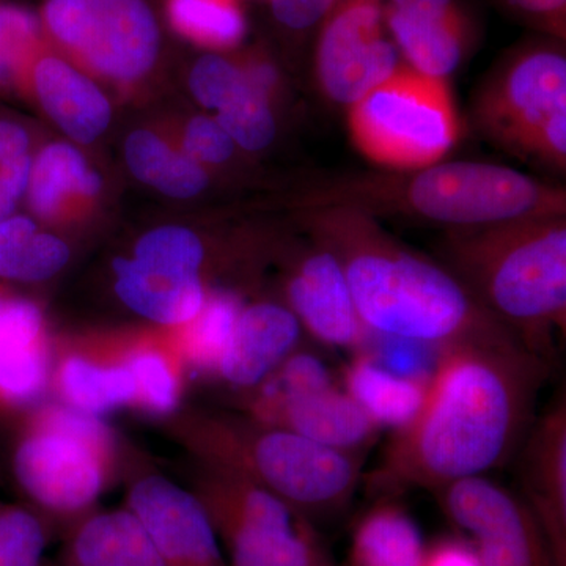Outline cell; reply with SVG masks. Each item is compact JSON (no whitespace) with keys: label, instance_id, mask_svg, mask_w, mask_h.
<instances>
[{"label":"cell","instance_id":"1","mask_svg":"<svg viewBox=\"0 0 566 566\" xmlns=\"http://www.w3.org/2000/svg\"><path fill=\"white\" fill-rule=\"evenodd\" d=\"M546 357L512 346H450L439 356L419 415L395 431L368 493L395 499L485 475L526 438Z\"/></svg>","mask_w":566,"mask_h":566},{"label":"cell","instance_id":"2","mask_svg":"<svg viewBox=\"0 0 566 566\" xmlns=\"http://www.w3.org/2000/svg\"><path fill=\"white\" fill-rule=\"evenodd\" d=\"M307 212L312 240L344 268L365 329L441 348L524 346L447 268L409 251L371 216L340 207Z\"/></svg>","mask_w":566,"mask_h":566},{"label":"cell","instance_id":"3","mask_svg":"<svg viewBox=\"0 0 566 566\" xmlns=\"http://www.w3.org/2000/svg\"><path fill=\"white\" fill-rule=\"evenodd\" d=\"M447 270L528 352L546 357L566 327V218L450 229Z\"/></svg>","mask_w":566,"mask_h":566},{"label":"cell","instance_id":"4","mask_svg":"<svg viewBox=\"0 0 566 566\" xmlns=\"http://www.w3.org/2000/svg\"><path fill=\"white\" fill-rule=\"evenodd\" d=\"M304 203L465 229L565 216L566 192L495 164L438 163L416 174H359L318 182Z\"/></svg>","mask_w":566,"mask_h":566},{"label":"cell","instance_id":"5","mask_svg":"<svg viewBox=\"0 0 566 566\" xmlns=\"http://www.w3.org/2000/svg\"><path fill=\"white\" fill-rule=\"evenodd\" d=\"M175 428L205 465L251 480L308 521L344 512L364 479L360 453L329 449L251 417L191 412Z\"/></svg>","mask_w":566,"mask_h":566},{"label":"cell","instance_id":"6","mask_svg":"<svg viewBox=\"0 0 566 566\" xmlns=\"http://www.w3.org/2000/svg\"><path fill=\"white\" fill-rule=\"evenodd\" d=\"M115 463L117 441L102 417L65 403L33 412L13 458L24 493L59 516L85 512L103 493Z\"/></svg>","mask_w":566,"mask_h":566},{"label":"cell","instance_id":"7","mask_svg":"<svg viewBox=\"0 0 566 566\" xmlns=\"http://www.w3.org/2000/svg\"><path fill=\"white\" fill-rule=\"evenodd\" d=\"M348 128L365 158L400 170L441 163L460 137L447 81L406 66L349 106Z\"/></svg>","mask_w":566,"mask_h":566},{"label":"cell","instance_id":"8","mask_svg":"<svg viewBox=\"0 0 566 566\" xmlns=\"http://www.w3.org/2000/svg\"><path fill=\"white\" fill-rule=\"evenodd\" d=\"M40 21L46 39L104 80H140L158 61L161 32L145 0H46Z\"/></svg>","mask_w":566,"mask_h":566},{"label":"cell","instance_id":"9","mask_svg":"<svg viewBox=\"0 0 566 566\" xmlns=\"http://www.w3.org/2000/svg\"><path fill=\"white\" fill-rule=\"evenodd\" d=\"M205 259L192 230L159 227L137 241L132 259L115 260V293L134 314L175 329L191 322L207 300Z\"/></svg>","mask_w":566,"mask_h":566},{"label":"cell","instance_id":"10","mask_svg":"<svg viewBox=\"0 0 566 566\" xmlns=\"http://www.w3.org/2000/svg\"><path fill=\"white\" fill-rule=\"evenodd\" d=\"M433 494L482 566H556L531 506L493 480L469 476Z\"/></svg>","mask_w":566,"mask_h":566},{"label":"cell","instance_id":"11","mask_svg":"<svg viewBox=\"0 0 566 566\" xmlns=\"http://www.w3.org/2000/svg\"><path fill=\"white\" fill-rule=\"evenodd\" d=\"M566 107V61L557 51L527 52L513 62L476 99L483 132L510 150H531L551 115Z\"/></svg>","mask_w":566,"mask_h":566},{"label":"cell","instance_id":"12","mask_svg":"<svg viewBox=\"0 0 566 566\" xmlns=\"http://www.w3.org/2000/svg\"><path fill=\"white\" fill-rule=\"evenodd\" d=\"M382 17L379 0H344L324 25L316 74L335 103L352 106L398 69L397 48L382 35Z\"/></svg>","mask_w":566,"mask_h":566},{"label":"cell","instance_id":"13","mask_svg":"<svg viewBox=\"0 0 566 566\" xmlns=\"http://www.w3.org/2000/svg\"><path fill=\"white\" fill-rule=\"evenodd\" d=\"M126 509L147 532L166 566H230L200 499L161 475L133 483Z\"/></svg>","mask_w":566,"mask_h":566},{"label":"cell","instance_id":"14","mask_svg":"<svg viewBox=\"0 0 566 566\" xmlns=\"http://www.w3.org/2000/svg\"><path fill=\"white\" fill-rule=\"evenodd\" d=\"M285 294L290 311L316 342L331 348H360L365 327L344 268L329 249L312 240L290 270Z\"/></svg>","mask_w":566,"mask_h":566},{"label":"cell","instance_id":"15","mask_svg":"<svg viewBox=\"0 0 566 566\" xmlns=\"http://www.w3.org/2000/svg\"><path fill=\"white\" fill-rule=\"evenodd\" d=\"M521 482L556 566H566V401L564 395L526 434Z\"/></svg>","mask_w":566,"mask_h":566},{"label":"cell","instance_id":"16","mask_svg":"<svg viewBox=\"0 0 566 566\" xmlns=\"http://www.w3.org/2000/svg\"><path fill=\"white\" fill-rule=\"evenodd\" d=\"M301 331L300 319L286 304L245 305L214 375L233 389L251 392L296 352Z\"/></svg>","mask_w":566,"mask_h":566},{"label":"cell","instance_id":"17","mask_svg":"<svg viewBox=\"0 0 566 566\" xmlns=\"http://www.w3.org/2000/svg\"><path fill=\"white\" fill-rule=\"evenodd\" d=\"M43 314L24 297L0 292V405L35 403L51 386Z\"/></svg>","mask_w":566,"mask_h":566},{"label":"cell","instance_id":"18","mask_svg":"<svg viewBox=\"0 0 566 566\" xmlns=\"http://www.w3.org/2000/svg\"><path fill=\"white\" fill-rule=\"evenodd\" d=\"M24 85L32 88L43 111L71 139L92 144L109 128L112 107L102 88L46 48L33 59L21 87Z\"/></svg>","mask_w":566,"mask_h":566},{"label":"cell","instance_id":"19","mask_svg":"<svg viewBox=\"0 0 566 566\" xmlns=\"http://www.w3.org/2000/svg\"><path fill=\"white\" fill-rule=\"evenodd\" d=\"M256 422L283 428L316 444L363 453L378 436L379 427L337 386L294 395Z\"/></svg>","mask_w":566,"mask_h":566},{"label":"cell","instance_id":"20","mask_svg":"<svg viewBox=\"0 0 566 566\" xmlns=\"http://www.w3.org/2000/svg\"><path fill=\"white\" fill-rule=\"evenodd\" d=\"M387 24L411 69L442 77L463 59V24L452 0H390Z\"/></svg>","mask_w":566,"mask_h":566},{"label":"cell","instance_id":"21","mask_svg":"<svg viewBox=\"0 0 566 566\" xmlns=\"http://www.w3.org/2000/svg\"><path fill=\"white\" fill-rule=\"evenodd\" d=\"M63 403L102 417L136 403V385L128 368L107 344L65 352L51 374Z\"/></svg>","mask_w":566,"mask_h":566},{"label":"cell","instance_id":"22","mask_svg":"<svg viewBox=\"0 0 566 566\" xmlns=\"http://www.w3.org/2000/svg\"><path fill=\"white\" fill-rule=\"evenodd\" d=\"M99 191L102 178L74 145L52 142L33 156L25 199L41 221L65 218Z\"/></svg>","mask_w":566,"mask_h":566},{"label":"cell","instance_id":"23","mask_svg":"<svg viewBox=\"0 0 566 566\" xmlns=\"http://www.w3.org/2000/svg\"><path fill=\"white\" fill-rule=\"evenodd\" d=\"M70 562L73 566H166L128 509L82 520L71 536Z\"/></svg>","mask_w":566,"mask_h":566},{"label":"cell","instance_id":"24","mask_svg":"<svg viewBox=\"0 0 566 566\" xmlns=\"http://www.w3.org/2000/svg\"><path fill=\"white\" fill-rule=\"evenodd\" d=\"M423 536L394 499H379L354 527L346 566H423Z\"/></svg>","mask_w":566,"mask_h":566},{"label":"cell","instance_id":"25","mask_svg":"<svg viewBox=\"0 0 566 566\" xmlns=\"http://www.w3.org/2000/svg\"><path fill=\"white\" fill-rule=\"evenodd\" d=\"M345 392L364 409L379 430L408 427L419 415L427 397L424 382L386 370L368 354L357 352L345 368Z\"/></svg>","mask_w":566,"mask_h":566},{"label":"cell","instance_id":"26","mask_svg":"<svg viewBox=\"0 0 566 566\" xmlns=\"http://www.w3.org/2000/svg\"><path fill=\"white\" fill-rule=\"evenodd\" d=\"M111 352L128 368L136 385V406L153 416H170L181 398L185 370L169 335L106 342Z\"/></svg>","mask_w":566,"mask_h":566},{"label":"cell","instance_id":"27","mask_svg":"<svg viewBox=\"0 0 566 566\" xmlns=\"http://www.w3.org/2000/svg\"><path fill=\"white\" fill-rule=\"evenodd\" d=\"M125 159L137 180L174 199H192L208 185L203 166L148 129L129 134Z\"/></svg>","mask_w":566,"mask_h":566},{"label":"cell","instance_id":"28","mask_svg":"<svg viewBox=\"0 0 566 566\" xmlns=\"http://www.w3.org/2000/svg\"><path fill=\"white\" fill-rule=\"evenodd\" d=\"M70 249L55 234L41 232L24 214L0 221V277L14 282H41L61 273Z\"/></svg>","mask_w":566,"mask_h":566},{"label":"cell","instance_id":"29","mask_svg":"<svg viewBox=\"0 0 566 566\" xmlns=\"http://www.w3.org/2000/svg\"><path fill=\"white\" fill-rule=\"evenodd\" d=\"M241 308L243 304L237 294L211 292L191 322L169 329L167 335L185 368H192L200 374H216Z\"/></svg>","mask_w":566,"mask_h":566},{"label":"cell","instance_id":"30","mask_svg":"<svg viewBox=\"0 0 566 566\" xmlns=\"http://www.w3.org/2000/svg\"><path fill=\"white\" fill-rule=\"evenodd\" d=\"M166 9L175 31L200 46L229 50L244 39V14L234 0H167Z\"/></svg>","mask_w":566,"mask_h":566},{"label":"cell","instance_id":"31","mask_svg":"<svg viewBox=\"0 0 566 566\" xmlns=\"http://www.w3.org/2000/svg\"><path fill=\"white\" fill-rule=\"evenodd\" d=\"M44 48L40 18L22 7L0 3V91L21 87L33 59Z\"/></svg>","mask_w":566,"mask_h":566},{"label":"cell","instance_id":"32","mask_svg":"<svg viewBox=\"0 0 566 566\" xmlns=\"http://www.w3.org/2000/svg\"><path fill=\"white\" fill-rule=\"evenodd\" d=\"M214 118L234 145L248 151L263 150L277 132L270 96L256 91L251 82L232 102L216 112Z\"/></svg>","mask_w":566,"mask_h":566},{"label":"cell","instance_id":"33","mask_svg":"<svg viewBox=\"0 0 566 566\" xmlns=\"http://www.w3.org/2000/svg\"><path fill=\"white\" fill-rule=\"evenodd\" d=\"M442 349L441 346L365 329L363 345L357 352L368 354L375 363L395 375L428 385Z\"/></svg>","mask_w":566,"mask_h":566},{"label":"cell","instance_id":"34","mask_svg":"<svg viewBox=\"0 0 566 566\" xmlns=\"http://www.w3.org/2000/svg\"><path fill=\"white\" fill-rule=\"evenodd\" d=\"M32 142L20 123L0 120V221L14 214L28 192Z\"/></svg>","mask_w":566,"mask_h":566},{"label":"cell","instance_id":"35","mask_svg":"<svg viewBox=\"0 0 566 566\" xmlns=\"http://www.w3.org/2000/svg\"><path fill=\"white\" fill-rule=\"evenodd\" d=\"M46 532L39 517L14 505H0V566H40Z\"/></svg>","mask_w":566,"mask_h":566},{"label":"cell","instance_id":"36","mask_svg":"<svg viewBox=\"0 0 566 566\" xmlns=\"http://www.w3.org/2000/svg\"><path fill=\"white\" fill-rule=\"evenodd\" d=\"M244 65L219 54H207L196 62L189 74V88L205 109L218 112L248 87Z\"/></svg>","mask_w":566,"mask_h":566},{"label":"cell","instance_id":"37","mask_svg":"<svg viewBox=\"0 0 566 566\" xmlns=\"http://www.w3.org/2000/svg\"><path fill=\"white\" fill-rule=\"evenodd\" d=\"M234 148L237 145L214 117H193L182 132L181 150L203 167L229 161Z\"/></svg>","mask_w":566,"mask_h":566},{"label":"cell","instance_id":"38","mask_svg":"<svg viewBox=\"0 0 566 566\" xmlns=\"http://www.w3.org/2000/svg\"><path fill=\"white\" fill-rule=\"evenodd\" d=\"M528 155L539 161L565 169L566 166V107L551 115L536 134Z\"/></svg>","mask_w":566,"mask_h":566},{"label":"cell","instance_id":"39","mask_svg":"<svg viewBox=\"0 0 566 566\" xmlns=\"http://www.w3.org/2000/svg\"><path fill=\"white\" fill-rule=\"evenodd\" d=\"M335 0H271L274 17L294 31L316 24L333 9Z\"/></svg>","mask_w":566,"mask_h":566},{"label":"cell","instance_id":"40","mask_svg":"<svg viewBox=\"0 0 566 566\" xmlns=\"http://www.w3.org/2000/svg\"><path fill=\"white\" fill-rule=\"evenodd\" d=\"M423 566H482V564L468 542L446 538L428 547Z\"/></svg>","mask_w":566,"mask_h":566},{"label":"cell","instance_id":"41","mask_svg":"<svg viewBox=\"0 0 566 566\" xmlns=\"http://www.w3.org/2000/svg\"><path fill=\"white\" fill-rule=\"evenodd\" d=\"M520 9L536 14H553L564 11L566 0H512Z\"/></svg>","mask_w":566,"mask_h":566}]
</instances>
